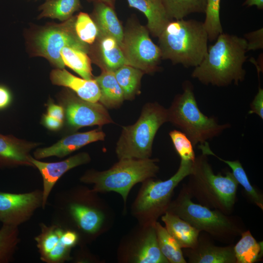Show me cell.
Wrapping results in <instances>:
<instances>
[{
  "instance_id": "d6a6232c",
  "label": "cell",
  "mask_w": 263,
  "mask_h": 263,
  "mask_svg": "<svg viewBox=\"0 0 263 263\" xmlns=\"http://www.w3.org/2000/svg\"><path fill=\"white\" fill-rule=\"evenodd\" d=\"M19 242L18 226L2 224L0 228V263H9Z\"/></svg>"
},
{
  "instance_id": "d590c367",
  "label": "cell",
  "mask_w": 263,
  "mask_h": 263,
  "mask_svg": "<svg viewBox=\"0 0 263 263\" xmlns=\"http://www.w3.org/2000/svg\"><path fill=\"white\" fill-rule=\"evenodd\" d=\"M169 135L181 160L194 162L196 157L194 146L186 134L182 131L174 130L169 132Z\"/></svg>"
},
{
  "instance_id": "8fae6325",
  "label": "cell",
  "mask_w": 263,
  "mask_h": 263,
  "mask_svg": "<svg viewBox=\"0 0 263 263\" xmlns=\"http://www.w3.org/2000/svg\"><path fill=\"white\" fill-rule=\"evenodd\" d=\"M64 111L63 125L71 132L86 126L99 127L113 123L107 109L101 103L84 100L65 89L57 97Z\"/></svg>"
},
{
  "instance_id": "ffe728a7",
  "label": "cell",
  "mask_w": 263,
  "mask_h": 263,
  "mask_svg": "<svg viewBox=\"0 0 263 263\" xmlns=\"http://www.w3.org/2000/svg\"><path fill=\"white\" fill-rule=\"evenodd\" d=\"M50 78L54 85L70 89L81 98L92 102H97L100 90L95 80H87L78 77L64 69L53 70Z\"/></svg>"
},
{
  "instance_id": "8992f818",
  "label": "cell",
  "mask_w": 263,
  "mask_h": 263,
  "mask_svg": "<svg viewBox=\"0 0 263 263\" xmlns=\"http://www.w3.org/2000/svg\"><path fill=\"white\" fill-rule=\"evenodd\" d=\"M168 110V122L186 134L193 146L219 136L230 127L219 123L214 117L205 115L199 108L191 83L186 81L183 92L176 96Z\"/></svg>"
},
{
  "instance_id": "52a82bcc",
  "label": "cell",
  "mask_w": 263,
  "mask_h": 263,
  "mask_svg": "<svg viewBox=\"0 0 263 263\" xmlns=\"http://www.w3.org/2000/svg\"><path fill=\"white\" fill-rule=\"evenodd\" d=\"M167 122V109L157 102L146 104L137 121L123 127L115 148L118 159L150 158L155 135Z\"/></svg>"
},
{
  "instance_id": "cb8c5ba5",
  "label": "cell",
  "mask_w": 263,
  "mask_h": 263,
  "mask_svg": "<svg viewBox=\"0 0 263 263\" xmlns=\"http://www.w3.org/2000/svg\"><path fill=\"white\" fill-rule=\"evenodd\" d=\"M94 78L100 90V103L107 109L119 108L125 99L114 72L103 69L99 75Z\"/></svg>"
},
{
  "instance_id": "ac0fdd59",
  "label": "cell",
  "mask_w": 263,
  "mask_h": 263,
  "mask_svg": "<svg viewBox=\"0 0 263 263\" xmlns=\"http://www.w3.org/2000/svg\"><path fill=\"white\" fill-rule=\"evenodd\" d=\"M142 226L143 232L133 244L128 261L135 263H169L160 249L155 224Z\"/></svg>"
},
{
  "instance_id": "4316f807",
  "label": "cell",
  "mask_w": 263,
  "mask_h": 263,
  "mask_svg": "<svg viewBox=\"0 0 263 263\" xmlns=\"http://www.w3.org/2000/svg\"><path fill=\"white\" fill-rule=\"evenodd\" d=\"M125 100H132L140 93L141 80L144 72L131 65H124L114 72Z\"/></svg>"
},
{
  "instance_id": "4fadbf2b",
  "label": "cell",
  "mask_w": 263,
  "mask_h": 263,
  "mask_svg": "<svg viewBox=\"0 0 263 263\" xmlns=\"http://www.w3.org/2000/svg\"><path fill=\"white\" fill-rule=\"evenodd\" d=\"M64 229L57 225H40V232L35 238L40 260L47 263H62L72 259L71 248L61 241Z\"/></svg>"
},
{
  "instance_id": "9c48e42d",
  "label": "cell",
  "mask_w": 263,
  "mask_h": 263,
  "mask_svg": "<svg viewBox=\"0 0 263 263\" xmlns=\"http://www.w3.org/2000/svg\"><path fill=\"white\" fill-rule=\"evenodd\" d=\"M75 18L73 16L61 23L46 25L38 31L30 44L33 56L43 57L56 68L64 69L60 52L64 47H74L90 53V45L81 41L76 34Z\"/></svg>"
},
{
  "instance_id": "603a6c76",
  "label": "cell",
  "mask_w": 263,
  "mask_h": 263,
  "mask_svg": "<svg viewBox=\"0 0 263 263\" xmlns=\"http://www.w3.org/2000/svg\"><path fill=\"white\" fill-rule=\"evenodd\" d=\"M165 227L181 248H193L198 243L200 232L178 216L166 212L161 216Z\"/></svg>"
},
{
  "instance_id": "b9f144b4",
  "label": "cell",
  "mask_w": 263,
  "mask_h": 263,
  "mask_svg": "<svg viewBox=\"0 0 263 263\" xmlns=\"http://www.w3.org/2000/svg\"><path fill=\"white\" fill-rule=\"evenodd\" d=\"M12 100L11 93L6 86L0 85V110L7 107Z\"/></svg>"
},
{
  "instance_id": "d4e9b609",
  "label": "cell",
  "mask_w": 263,
  "mask_h": 263,
  "mask_svg": "<svg viewBox=\"0 0 263 263\" xmlns=\"http://www.w3.org/2000/svg\"><path fill=\"white\" fill-rule=\"evenodd\" d=\"M98 62L102 70L114 72L121 66L128 64L117 41L109 36H98Z\"/></svg>"
},
{
  "instance_id": "8d00e7d4",
  "label": "cell",
  "mask_w": 263,
  "mask_h": 263,
  "mask_svg": "<svg viewBox=\"0 0 263 263\" xmlns=\"http://www.w3.org/2000/svg\"><path fill=\"white\" fill-rule=\"evenodd\" d=\"M243 38L246 41L247 52L263 49V28L246 33Z\"/></svg>"
},
{
  "instance_id": "d6986e66",
  "label": "cell",
  "mask_w": 263,
  "mask_h": 263,
  "mask_svg": "<svg viewBox=\"0 0 263 263\" xmlns=\"http://www.w3.org/2000/svg\"><path fill=\"white\" fill-rule=\"evenodd\" d=\"M185 254L190 263H236L233 245L217 246L200 236L196 246L185 248Z\"/></svg>"
},
{
  "instance_id": "f546056e",
  "label": "cell",
  "mask_w": 263,
  "mask_h": 263,
  "mask_svg": "<svg viewBox=\"0 0 263 263\" xmlns=\"http://www.w3.org/2000/svg\"><path fill=\"white\" fill-rule=\"evenodd\" d=\"M81 7L80 0H48L40 5L38 19L49 18L65 21Z\"/></svg>"
},
{
  "instance_id": "2e32d148",
  "label": "cell",
  "mask_w": 263,
  "mask_h": 263,
  "mask_svg": "<svg viewBox=\"0 0 263 263\" xmlns=\"http://www.w3.org/2000/svg\"><path fill=\"white\" fill-rule=\"evenodd\" d=\"M105 133L100 129L75 132L64 137L51 146L39 148L34 152L36 159L55 156L62 158L92 142L104 140Z\"/></svg>"
},
{
  "instance_id": "ab89813d",
  "label": "cell",
  "mask_w": 263,
  "mask_h": 263,
  "mask_svg": "<svg viewBox=\"0 0 263 263\" xmlns=\"http://www.w3.org/2000/svg\"><path fill=\"white\" fill-rule=\"evenodd\" d=\"M61 239L65 246L72 249L77 244L79 236L74 230L64 229Z\"/></svg>"
},
{
  "instance_id": "5b68a950",
  "label": "cell",
  "mask_w": 263,
  "mask_h": 263,
  "mask_svg": "<svg viewBox=\"0 0 263 263\" xmlns=\"http://www.w3.org/2000/svg\"><path fill=\"white\" fill-rule=\"evenodd\" d=\"M158 159L122 158L104 171L89 170L80 179L82 182L94 185L92 191H113L122 196L126 204L129 193L136 184L153 178L158 173Z\"/></svg>"
},
{
  "instance_id": "9a60e30c",
  "label": "cell",
  "mask_w": 263,
  "mask_h": 263,
  "mask_svg": "<svg viewBox=\"0 0 263 263\" xmlns=\"http://www.w3.org/2000/svg\"><path fill=\"white\" fill-rule=\"evenodd\" d=\"M89 202L84 195L75 197L68 205V212L80 230L95 234L104 226L106 217L100 207Z\"/></svg>"
},
{
  "instance_id": "74e56055",
  "label": "cell",
  "mask_w": 263,
  "mask_h": 263,
  "mask_svg": "<svg viewBox=\"0 0 263 263\" xmlns=\"http://www.w3.org/2000/svg\"><path fill=\"white\" fill-rule=\"evenodd\" d=\"M249 114L255 113L263 119V89L259 88L250 105Z\"/></svg>"
},
{
  "instance_id": "83f0119b",
  "label": "cell",
  "mask_w": 263,
  "mask_h": 263,
  "mask_svg": "<svg viewBox=\"0 0 263 263\" xmlns=\"http://www.w3.org/2000/svg\"><path fill=\"white\" fill-rule=\"evenodd\" d=\"M60 55L65 66L84 79H94L91 61L87 53L75 47L65 46L61 50Z\"/></svg>"
},
{
  "instance_id": "5bb4252c",
  "label": "cell",
  "mask_w": 263,
  "mask_h": 263,
  "mask_svg": "<svg viewBox=\"0 0 263 263\" xmlns=\"http://www.w3.org/2000/svg\"><path fill=\"white\" fill-rule=\"evenodd\" d=\"M90 161L91 157L87 152H80L56 162H44L31 156V162L38 169L43 179L42 207H45L54 185L65 173L73 168L88 163Z\"/></svg>"
},
{
  "instance_id": "7bdbcfd3",
  "label": "cell",
  "mask_w": 263,
  "mask_h": 263,
  "mask_svg": "<svg viewBox=\"0 0 263 263\" xmlns=\"http://www.w3.org/2000/svg\"><path fill=\"white\" fill-rule=\"evenodd\" d=\"M243 6L251 7L255 6L259 10L263 9V0H245Z\"/></svg>"
},
{
  "instance_id": "f35d334b",
  "label": "cell",
  "mask_w": 263,
  "mask_h": 263,
  "mask_svg": "<svg viewBox=\"0 0 263 263\" xmlns=\"http://www.w3.org/2000/svg\"><path fill=\"white\" fill-rule=\"evenodd\" d=\"M41 123L48 129L56 131L59 130L63 126V121L51 116L48 114H43Z\"/></svg>"
},
{
  "instance_id": "60d3db41",
  "label": "cell",
  "mask_w": 263,
  "mask_h": 263,
  "mask_svg": "<svg viewBox=\"0 0 263 263\" xmlns=\"http://www.w3.org/2000/svg\"><path fill=\"white\" fill-rule=\"evenodd\" d=\"M47 112L48 115L63 121L64 111L59 104H56L50 100L47 104Z\"/></svg>"
},
{
  "instance_id": "1f68e13d",
  "label": "cell",
  "mask_w": 263,
  "mask_h": 263,
  "mask_svg": "<svg viewBox=\"0 0 263 263\" xmlns=\"http://www.w3.org/2000/svg\"><path fill=\"white\" fill-rule=\"evenodd\" d=\"M155 227L160 249L169 263H186L182 248L166 228L157 221Z\"/></svg>"
},
{
  "instance_id": "3957f363",
  "label": "cell",
  "mask_w": 263,
  "mask_h": 263,
  "mask_svg": "<svg viewBox=\"0 0 263 263\" xmlns=\"http://www.w3.org/2000/svg\"><path fill=\"white\" fill-rule=\"evenodd\" d=\"M207 156L202 154L195 157L186 188L200 204L230 214L239 184L231 172L227 171L225 176L214 174Z\"/></svg>"
},
{
  "instance_id": "44dd1931",
  "label": "cell",
  "mask_w": 263,
  "mask_h": 263,
  "mask_svg": "<svg viewBox=\"0 0 263 263\" xmlns=\"http://www.w3.org/2000/svg\"><path fill=\"white\" fill-rule=\"evenodd\" d=\"M129 7L143 13L147 19L149 32L158 38L171 20L169 17L161 0H127Z\"/></svg>"
},
{
  "instance_id": "30bf717a",
  "label": "cell",
  "mask_w": 263,
  "mask_h": 263,
  "mask_svg": "<svg viewBox=\"0 0 263 263\" xmlns=\"http://www.w3.org/2000/svg\"><path fill=\"white\" fill-rule=\"evenodd\" d=\"M120 47L129 65L144 73L158 70L162 59L161 50L150 38L147 27L139 24L127 27Z\"/></svg>"
},
{
  "instance_id": "e575fe53",
  "label": "cell",
  "mask_w": 263,
  "mask_h": 263,
  "mask_svg": "<svg viewBox=\"0 0 263 263\" xmlns=\"http://www.w3.org/2000/svg\"><path fill=\"white\" fill-rule=\"evenodd\" d=\"M75 29L79 39L89 45H92L97 39L98 34L97 26L86 13L81 12L76 16Z\"/></svg>"
},
{
  "instance_id": "ee69618b",
  "label": "cell",
  "mask_w": 263,
  "mask_h": 263,
  "mask_svg": "<svg viewBox=\"0 0 263 263\" xmlns=\"http://www.w3.org/2000/svg\"><path fill=\"white\" fill-rule=\"evenodd\" d=\"M89 1H93L94 2H102L107 3L112 7H114V2L115 0H88Z\"/></svg>"
},
{
  "instance_id": "6da1fadb",
  "label": "cell",
  "mask_w": 263,
  "mask_h": 263,
  "mask_svg": "<svg viewBox=\"0 0 263 263\" xmlns=\"http://www.w3.org/2000/svg\"><path fill=\"white\" fill-rule=\"evenodd\" d=\"M215 41L208 47L201 63L194 68L192 77L206 85H238L245 75L243 67L247 57L245 39L223 32Z\"/></svg>"
},
{
  "instance_id": "e0dca14e",
  "label": "cell",
  "mask_w": 263,
  "mask_h": 263,
  "mask_svg": "<svg viewBox=\"0 0 263 263\" xmlns=\"http://www.w3.org/2000/svg\"><path fill=\"white\" fill-rule=\"evenodd\" d=\"M39 144L0 134V168L19 166L34 167L29 152Z\"/></svg>"
},
{
  "instance_id": "f6af8a7d",
  "label": "cell",
  "mask_w": 263,
  "mask_h": 263,
  "mask_svg": "<svg viewBox=\"0 0 263 263\" xmlns=\"http://www.w3.org/2000/svg\"></svg>"
},
{
  "instance_id": "7402d4cb",
  "label": "cell",
  "mask_w": 263,
  "mask_h": 263,
  "mask_svg": "<svg viewBox=\"0 0 263 263\" xmlns=\"http://www.w3.org/2000/svg\"><path fill=\"white\" fill-rule=\"evenodd\" d=\"M92 18L98 28V36H111L121 45L124 29L113 7L102 2H94Z\"/></svg>"
},
{
  "instance_id": "4dcf8cb0",
  "label": "cell",
  "mask_w": 263,
  "mask_h": 263,
  "mask_svg": "<svg viewBox=\"0 0 263 263\" xmlns=\"http://www.w3.org/2000/svg\"><path fill=\"white\" fill-rule=\"evenodd\" d=\"M171 20L184 19L192 13H205L207 0H161Z\"/></svg>"
},
{
  "instance_id": "f1b7e54d",
  "label": "cell",
  "mask_w": 263,
  "mask_h": 263,
  "mask_svg": "<svg viewBox=\"0 0 263 263\" xmlns=\"http://www.w3.org/2000/svg\"><path fill=\"white\" fill-rule=\"evenodd\" d=\"M234 245L236 263H254L263 256V242H258L249 230L244 231Z\"/></svg>"
},
{
  "instance_id": "ba28073f",
  "label": "cell",
  "mask_w": 263,
  "mask_h": 263,
  "mask_svg": "<svg viewBox=\"0 0 263 263\" xmlns=\"http://www.w3.org/2000/svg\"><path fill=\"white\" fill-rule=\"evenodd\" d=\"M193 162L181 160L176 173L166 180L150 178L142 182L132 207V213L141 226L154 225L167 211L174 189L191 173Z\"/></svg>"
},
{
  "instance_id": "484cf974",
  "label": "cell",
  "mask_w": 263,
  "mask_h": 263,
  "mask_svg": "<svg viewBox=\"0 0 263 263\" xmlns=\"http://www.w3.org/2000/svg\"><path fill=\"white\" fill-rule=\"evenodd\" d=\"M198 148L201 150L202 154L213 155L227 164L231 168V172L238 184L244 188L246 194L250 201L263 210V195L251 185L244 169L239 160H226L218 156L211 150L208 142L198 145Z\"/></svg>"
},
{
  "instance_id": "7a4b0ae2",
  "label": "cell",
  "mask_w": 263,
  "mask_h": 263,
  "mask_svg": "<svg viewBox=\"0 0 263 263\" xmlns=\"http://www.w3.org/2000/svg\"><path fill=\"white\" fill-rule=\"evenodd\" d=\"M158 38L162 59L187 68L198 66L207 52L208 38L203 22L172 20Z\"/></svg>"
},
{
  "instance_id": "7c38bea8",
  "label": "cell",
  "mask_w": 263,
  "mask_h": 263,
  "mask_svg": "<svg viewBox=\"0 0 263 263\" xmlns=\"http://www.w3.org/2000/svg\"><path fill=\"white\" fill-rule=\"evenodd\" d=\"M42 205V190L24 193L0 190V222L19 226L28 221Z\"/></svg>"
},
{
  "instance_id": "277c9868",
  "label": "cell",
  "mask_w": 263,
  "mask_h": 263,
  "mask_svg": "<svg viewBox=\"0 0 263 263\" xmlns=\"http://www.w3.org/2000/svg\"><path fill=\"white\" fill-rule=\"evenodd\" d=\"M192 198L184 185L166 212L178 216L200 232L205 231L225 243H230L245 231L237 218L195 203Z\"/></svg>"
},
{
  "instance_id": "836d02e7",
  "label": "cell",
  "mask_w": 263,
  "mask_h": 263,
  "mask_svg": "<svg viewBox=\"0 0 263 263\" xmlns=\"http://www.w3.org/2000/svg\"><path fill=\"white\" fill-rule=\"evenodd\" d=\"M221 0H207L205 19L203 22L208 40L215 41L223 32L220 17Z\"/></svg>"
}]
</instances>
